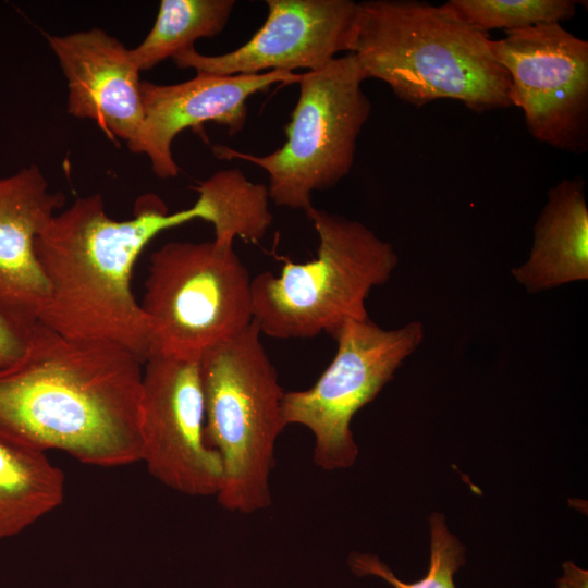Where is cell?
Returning a JSON list of instances; mask_svg holds the SVG:
<instances>
[{"instance_id": "cell-1", "label": "cell", "mask_w": 588, "mask_h": 588, "mask_svg": "<svg viewBox=\"0 0 588 588\" xmlns=\"http://www.w3.org/2000/svg\"><path fill=\"white\" fill-rule=\"evenodd\" d=\"M142 365L120 345L68 338L37 321L22 357L0 370V434L87 465L140 462Z\"/></svg>"}, {"instance_id": "cell-2", "label": "cell", "mask_w": 588, "mask_h": 588, "mask_svg": "<svg viewBox=\"0 0 588 588\" xmlns=\"http://www.w3.org/2000/svg\"><path fill=\"white\" fill-rule=\"evenodd\" d=\"M205 208L169 212L157 195L140 197L132 219L118 221L101 194L78 197L35 240L48 283L38 322L72 339L120 345L143 363L150 353V326L131 289L133 268L159 233L195 219Z\"/></svg>"}, {"instance_id": "cell-3", "label": "cell", "mask_w": 588, "mask_h": 588, "mask_svg": "<svg viewBox=\"0 0 588 588\" xmlns=\"http://www.w3.org/2000/svg\"><path fill=\"white\" fill-rule=\"evenodd\" d=\"M353 53L366 79L382 81L414 107L441 99L456 100L477 113L512 107L510 78L491 38L444 3L359 2Z\"/></svg>"}, {"instance_id": "cell-4", "label": "cell", "mask_w": 588, "mask_h": 588, "mask_svg": "<svg viewBox=\"0 0 588 588\" xmlns=\"http://www.w3.org/2000/svg\"><path fill=\"white\" fill-rule=\"evenodd\" d=\"M253 322L199 359L205 440L222 465L216 495L225 510L254 513L271 504L277 440L286 427L278 372Z\"/></svg>"}, {"instance_id": "cell-5", "label": "cell", "mask_w": 588, "mask_h": 588, "mask_svg": "<svg viewBox=\"0 0 588 588\" xmlns=\"http://www.w3.org/2000/svg\"><path fill=\"white\" fill-rule=\"evenodd\" d=\"M305 213L318 235L316 258L252 278L253 319L275 339L332 335L346 319L367 318L366 298L399 262L393 246L365 224L314 206Z\"/></svg>"}, {"instance_id": "cell-6", "label": "cell", "mask_w": 588, "mask_h": 588, "mask_svg": "<svg viewBox=\"0 0 588 588\" xmlns=\"http://www.w3.org/2000/svg\"><path fill=\"white\" fill-rule=\"evenodd\" d=\"M364 81L354 53L307 71L297 83L298 99L280 148L256 156L216 145L213 154L261 168L269 176L270 199L306 212L313 206V193L334 187L353 167L357 139L371 111Z\"/></svg>"}, {"instance_id": "cell-7", "label": "cell", "mask_w": 588, "mask_h": 588, "mask_svg": "<svg viewBox=\"0 0 588 588\" xmlns=\"http://www.w3.org/2000/svg\"><path fill=\"white\" fill-rule=\"evenodd\" d=\"M140 305L149 355L200 359L253 322L252 278L233 245L170 242L150 256Z\"/></svg>"}, {"instance_id": "cell-8", "label": "cell", "mask_w": 588, "mask_h": 588, "mask_svg": "<svg viewBox=\"0 0 588 588\" xmlns=\"http://www.w3.org/2000/svg\"><path fill=\"white\" fill-rule=\"evenodd\" d=\"M332 336L336 352L318 380L308 389L284 392L282 400L286 426L311 431L314 462L324 470L346 469L355 463L358 448L352 418L421 344L425 330L417 320L388 330L369 317L350 318Z\"/></svg>"}, {"instance_id": "cell-9", "label": "cell", "mask_w": 588, "mask_h": 588, "mask_svg": "<svg viewBox=\"0 0 588 588\" xmlns=\"http://www.w3.org/2000/svg\"><path fill=\"white\" fill-rule=\"evenodd\" d=\"M491 39L510 78L512 106L538 142L569 154L588 150V41L561 23Z\"/></svg>"}, {"instance_id": "cell-10", "label": "cell", "mask_w": 588, "mask_h": 588, "mask_svg": "<svg viewBox=\"0 0 588 588\" xmlns=\"http://www.w3.org/2000/svg\"><path fill=\"white\" fill-rule=\"evenodd\" d=\"M138 419L140 462L154 478L186 495H217L222 465L205 440L199 359L149 355Z\"/></svg>"}, {"instance_id": "cell-11", "label": "cell", "mask_w": 588, "mask_h": 588, "mask_svg": "<svg viewBox=\"0 0 588 588\" xmlns=\"http://www.w3.org/2000/svg\"><path fill=\"white\" fill-rule=\"evenodd\" d=\"M262 26L243 46L206 56L195 48L172 59L181 69L210 75L264 71H317L340 52L355 51L359 2L352 0H267Z\"/></svg>"}, {"instance_id": "cell-12", "label": "cell", "mask_w": 588, "mask_h": 588, "mask_svg": "<svg viewBox=\"0 0 588 588\" xmlns=\"http://www.w3.org/2000/svg\"><path fill=\"white\" fill-rule=\"evenodd\" d=\"M302 74L270 71L258 74L210 75L196 73L176 84L142 82L144 121L134 154L148 157L162 180L176 177L172 155L174 138L184 130L215 122L235 135L247 119L248 98L278 83H298Z\"/></svg>"}, {"instance_id": "cell-13", "label": "cell", "mask_w": 588, "mask_h": 588, "mask_svg": "<svg viewBox=\"0 0 588 588\" xmlns=\"http://www.w3.org/2000/svg\"><path fill=\"white\" fill-rule=\"evenodd\" d=\"M47 41L68 81V111L94 121L133 151L144 112L140 71L131 50L100 28L47 35Z\"/></svg>"}, {"instance_id": "cell-14", "label": "cell", "mask_w": 588, "mask_h": 588, "mask_svg": "<svg viewBox=\"0 0 588 588\" xmlns=\"http://www.w3.org/2000/svg\"><path fill=\"white\" fill-rule=\"evenodd\" d=\"M63 204L37 166L0 177V313L25 335L48 297L35 240Z\"/></svg>"}, {"instance_id": "cell-15", "label": "cell", "mask_w": 588, "mask_h": 588, "mask_svg": "<svg viewBox=\"0 0 588 588\" xmlns=\"http://www.w3.org/2000/svg\"><path fill=\"white\" fill-rule=\"evenodd\" d=\"M585 180L563 179L548 191L524 264L512 269L527 292L588 279V207Z\"/></svg>"}, {"instance_id": "cell-16", "label": "cell", "mask_w": 588, "mask_h": 588, "mask_svg": "<svg viewBox=\"0 0 588 588\" xmlns=\"http://www.w3.org/2000/svg\"><path fill=\"white\" fill-rule=\"evenodd\" d=\"M64 495V474L45 452L0 434V540L56 510Z\"/></svg>"}, {"instance_id": "cell-17", "label": "cell", "mask_w": 588, "mask_h": 588, "mask_svg": "<svg viewBox=\"0 0 588 588\" xmlns=\"http://www.w3.org/2000/svg\"><path fill=\"white\" fill-rule=\"evenodd\" d=\"M196 191L219 244L233 245L235 237L257 243L272 223L267 185L249 181L237 168L217 171Z\"/></svg>"}, {"instance_id": "cell-18", "label": "cell", "mask_w": 588, "mask_h": 588, "mask_svg": "<svg viewBox=\"0 0 588 588\" xmlns=\"http://www.w3.org/2000/svg\"><path fill=\"white\" fill-rule=\"evenodd\" d=\"M233 0H162L154 26L131 50L139 71L149 70L179 52L194 48L200 38H212L226 26Z\"/></svg>"}, {"instance_id": "cell-19", "label": "cell", "mask_w": 588, "mask_h": 588, "mask_svg": "<svg viewBox=\"0 0 588 588\" xmlns=\"http://www.w3.org/2000/svg\"><path fill=\"white\" fill-rule=\"evenodd\" d=\"M576 0H449L444 4L474 28L488 34L524 29L573 19Z\"/></svg>"}, {"instance_id": "cell-20", "label": "cell", "mask_w": 588, "mask_h": 588, "mask_svg": "<svg viewBox=\"0 0 588 588\" xmlns=\"http://www.w3.org/2000/svg\"><path fill=\"white\" fill-rule=\"evenodd\" d=\"M430 526V562L427 574L414 583L399 579L378 556L354 553L350 566L358 576L373 575L388 581L394 588H455L454 575L465 563V548L449 531L441 513H432Z\"/></svg>"}, {"instance_id": "cell-21", "label": "cell", "mask_w": 588, "mask_h": 588, "mask_svg": "<svg viewBox=\"0 0 588 588\" xmlns=\"http://www.w3.org/2000/svg\"><path fill=\"white\" fill-rule=\"evenodd\" d=\"M25 345V334L0 313V370L19 360Z\"/></svg>"}]
</instances>
